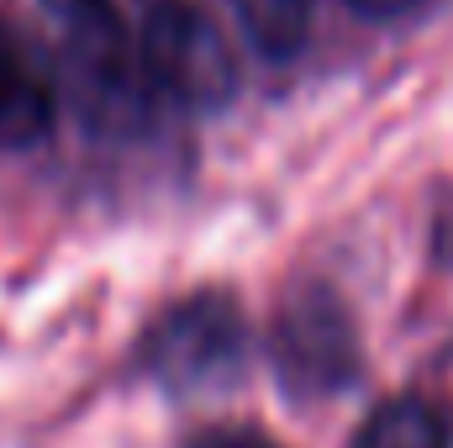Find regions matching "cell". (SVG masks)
<instances>
[{
    "label": "cell",
    "instance_id": "7",
    "mask_svg": "<svg viewBox=\"0 0 453 448\" xmlns=\"http://www.w3.org/2000/svg\"><path fill=\"white\" fill-rule=\"evenodd\" d=\"M232 16L264 58H296L311 37V0H232Z\"/></svg>",
    "mask_w": 453,
    "mask_h": 448
},
{
    "label": "cell",
    "instance_id": "6",
    "mask_svg": "<svg viewBox=\"0 0 453 448\" xmlns=\"http://www.w3.org/2000/svg\"><path fill=\"white\" fill-rule=\"evenodd\" d=\"M353 448H453V406L433 401V396L385 401L358 428Z\"/></svg>",
    "mask_w": 453,
    "mask_h": 448
},
{
    "label": "cell",
    "instance_id": "9",
    "mask_svg": "<svg viewBox=\"0 0 453 448\" xmlns=\"http://www.w3.org/2000/svg\"><path fill=\"white\" fill-rule=\"evenodd\" d=\"M358 16H369V21H390V16H401V11H411L417 0H348Z\"/></svg>",
    "mask_w": 453,
    "mask_h": 448
},
{
    "label": "cell",
    "instance_id": "3",
    "mask_svg": "<svg viewBox=\"0 0 453 448\" xmlns=\"http://www.w3.org/2000/svg\"><path fill=\"white\" fill-rule=\"evenodd\" d=\"M242 359H248L242 312L232 296H217V290L180 301L142 343L148 375L174 396L222 390L242 375Z\"/></svg>",
    "mask_w": 453,
    "mask_h": 448
},
{
    "label": "cell",
    "instance_id": "5",
    "mask_svg": "<svg viewBox=\"0 0 453 448\" xmlns=\"http://www.w3.org/2000/svg\"><path fill=\"white\" fill-rule=\"evenodd\" d=\"M53 80L37 69L27 42L0 21V153H27L53 127Z\"/></svg>",
    "mask_w": 453,
    "mask_h": 448
},
{
    "label": "cell",
    "instance_id": "4",
    "mask_svg": "<svg viewBox=\"0 0 453 448\" xmlns=\"http://www.w3.org/2000/svg\"><path fill=\"white\" fill-rule=\"evenodd\" d=\"M274 364L296 396H333L358 375V337L333 290L306 285L285 301L274 322Z\"/></svg>",
    "mask_w": 453,
    "mask_h": 448
},
{
    "label": "cell",
    "instance_id": "8",
    "mask_svg": "<svg viewBox=\"0 0 453 448\" xmlns=\"http://www.w3.org/2000/svg\"><path fill=\"white\" fill-rule=\"evenodd\" d=\"M185 448H280V444L264 438V433H253V428H206V433H196Z\"/></svg>",
    "mask_w": 453,
    "mask_h": 448
},
{
    "label": "cell",
    "instance_id": "2",
    "mask_svg": "<svg viewBox=\"0 0 453 448\" xmlns=\"http://www.w3.org/2000/svg\"><path fill=\"white\" fill-rule=\"evenodd\" d=\"M137 69L148 101H174L190 112H217L237 90V58L222 27L190 0H153L137 32Z\"/></svg>",
    "mask_w": 453,
    "mask_h": 448
},
{
    "label": "cell",
    "instance_id": "1",
    "mask_svg": "<svg viewBox=\"0 0 453 448\" xmlns=\"http://www.w3.org/2000/svg\"><path fill=\"white\" fill-rule=\"evenodd\" d=\"M58 90L85 127L121 132L137 121V106H148L142 69H137V37L116 0H42Z\"/></svg>",
    "mask_w": 453,
    "mask_h": 448
}]
</instances>
